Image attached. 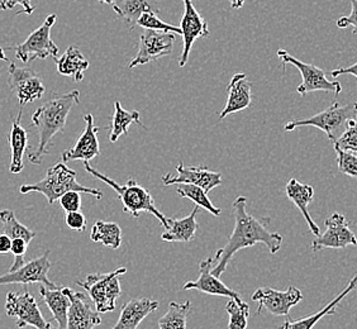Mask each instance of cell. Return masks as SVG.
<instances>
[{"instance_id": "obj_24", "label": "cell", "mask_w": 357, "mask_h": 329, "mask_svg": "<svg viewBox=\"0 0 357 329\" xmlns=\"http://www.w3.org/2000/svg\"><path fill=\"white\" fill-rule=\"evenodd\" d=\"M356 289V276H354L351 279V282L347 284V286L337 295L336 298L328 303L326 307H323L321 310H318L316 313L310 314L308 316H304L301 319H296V321H291L288 319L287 322L284 323L282 329H313L317 323L319 322L322 319L323 316H333L336 314V310L340 307V303L344 300V298L347 295L350 294L351 291H354Z\"/></svg>"}, {"instance_id": "obj_1", "label": "cell", "mask_w": 357, "mask_h": 329, "mask_svg": "<svg viewBox=\"0 0 357 329\" xmlns=\"http://www.w3.org/2000/svg\"><path fill=\"white\" fill-rule=\"evenodd\" d=\"M234 232L227 240L226 246L215 252L217 262L212 268V274L220 277L226 273L228 263L234 254L248 247L262 243L268 247L270 254H278L282 245V236L268 229V218H256L246 211L248 199L238 197L234 201Z\"/></svg>"}, {"instance_id": "obj_42", "label": "cell", "mask_w": 357, "mask_h": 329, "mask_svg": "<svg viewBox=\"0 0 357 329\" xmlns=\"http://www.w3.org/2000/svg\"><path fill=\"white\" fill-rule=\"evenodd\" d=\"M31 1H32V0H7L4 4H6L7 10L8 9H13L15 6H22L23 10L20 12V13H17V15H20V14L31 15V14H33V12H35V7L32 6Z\"/></svg>"}, {"instance_id": "obj_2", "label": "cell", "mask_w": 357, "mask_h": 329, "mask_svg": "<svg viewBox=\"0 0 357 329\" xmlns=\"http://www.w3.org/2000/svg\"><path fill=\"white\" fill-rule=\"evenodd\" d=\"M79 103L80 91L71 90L63 94L52 93L47 102L36 109L32 116V124L38 132V146L35 151L27 153L31 164H42V160L48 153L52 138L65 130L70 112Z\"/></svg>"}, {"instance_id": "obj_21", "label": "cell", "mask_w": 357, "mask_h": 329, "mask_svg": "<svg viewBox=\"0 0 357 329\" xmlns=\"http://www.w3.org/2000/svg\"><path fill=\"white\" fill-rule=\"evenodd\" d=\"M158 300H151L149 298L132 299L122 307L117 324L112 329H137L146 316L158 310Z\"/></svg>"}, {"instance_id": "obj_5", "label": "cell", "mask_w": 357, "mask_h": 329, "mask_svg": "<svg viewBox=\"0 0 357 329\" xmlns=\"http://www.w3.org/2000/svg\"><path fill=\"white\" fill-rule=\"evenodd\" d=\"M356 103L340 105L338 100L335 99L330 108L307 119L290 121L284 125V130L291 132L299 127H316L318 130H323L333 144L347 127L349 121L356 119Z\"/></svg>"}, {"instance_id": "obj_40", "label": "cell", "mask_w": 357, "mask_h": 329, "mask_svg": "<svg viewBox=\"0 0 357 329\" xmlns=\"http://www.w3.org/2000/svg\"><path fill=\"white\" fill-rule=\"evenodd\" d=\"M65 222H66V226L69 227L70 229L77 231V232H84L86 229V224H88L85 215L80 211L66 213Z\"/></svg>"}, {"instance_id": "obj_28", "label": "cell", "mask_w": 357, "mask_h": 329, "mask_svg": "<svg viewBox=\"0 0 357 329\" xmlns=\"http://www.w3.org/2000/svg\"><path fill=\"white\" fill-rule=\"evenodd\" d=\"M112 8L119 18L132 24H136L138 18L144 13H160V6L156 0H117Z\"/></svg>"}, {"instance_id": "obj_16", "label": "cell", "mask_w": 357, "mask_h": 329, "mask_svg": "<svg viewBox=\"0 0 357 329\" xmlns=\"http://www.w3.org/2000/svg\"><path fill=\"white\" fill-rule=\"evenodd\" d=\"M62 291L70 300L66 329H94L102 324V318L88 295L70 288H63Z\"/></svg>"}, {"instance_id": "obj_33", "label": "cell", "mask_w": 357, "mask_h": 329, "mask_svg": "<svg viewBox=\"0 0 357 329\" xmlns=\"http://www.w3.org/2000/svg\"><path fill=\"white\" fill-rule=\"evenodd\" d=\"M176 192L178 197L192 200L195 206L206 209V212L213 214L215 217H220L222 211L220 208L214 206L213 203L208 198V194L199 186L192 185V184H178L176 186Z\"/></svg>"}, {"instance_id": "obj_22", "label": "cell", "mask_w": 357, "mask_h": 329, "mask_svg": "<svg viewBox=\"0 0 357 329\" xmlns=\"http://www.w3.org/2000/svg\"><path fill=\"white\" fill-rule=\"evenodd\" d=\"M22 109L20 110L17 118H14L12 127L8 135V142L10 146V164L9 171L12 174H20L24 169L23 158L28 150L27 130L22 127Z\"/></svg>"}, {"instance_id": "obj_3", "label": "cell", "mask_w": 357, "mask_h": 329, "mask_svg": "<svg viewBox=\"0 0 357 329\" xmlns=\"http://www.w3.org/2000/svg\"><path fill=\"white\" fill-rule=\"evenodd\" d=\"M84 169L86 172H89L91 176L103 181L117 192L118 198L123 206L124 213L131 215L132 218H138L141 213H149L155 218H158L161 226L167 228V218L155 206V200L152 198L151 192L144 189V186L139 185L135 178H130L124 185H119L117 181L105 176L93 166H90L89 162H84Z\"/></svg>"}, {"instance_id": "obj_29", "label": "cell", "mask_w": 357, "mask_h": 329, "mask_svg": "<svg viewBox=\"0 0 357 329\" xmlns=\"http://www.w3.org/2000/svg\"><path fill=\"white\" fill-rule=\"evenodd\" d=\"M136 123L141 127L144 124L141 122V116L137 110H126L119 102L114 103V112L112 117V124L109 130V141L112 144L117 142L121 136L128 135V128L131 124Z\"/></svg>"}, {"instance_id": "obj_7", "label": "cell", "mask_w": 357, "mask_h": 329, "mask_svg": "<svg viewBox=\"0 0 357 329\" xmlns=\"http://www.w3.org/2000/svg\"><path fill=\"white\" fill-rule=\"evenodd\" d=\"M57 15L50 14L41 27L35 29L32 33H29L27 38L22 43L10 47L14 51L15 57L21 60L23 63L33 62L36 60H45L48 57L56 59L59 55V47L51 38V29L55 24Z\"/></svg>"}, {"instance_id": "obj_25", "label": "cell", "mask_w": 357, "mask_h": 329, "mask_svg": "<svg viewBox=\"0 0 357 329\" xmlns=\"http://www.w3.org/2000/svg\"><path fill=\"white\" fill-rule=\"evenodd\" d=\"M199 213V206H194L192 213L180 220L167 218L169 226L166 228V232L161 234V240L169 242V243H178V242H190L195 236L198 229V222L197 215Z\"/></svg>"}, {"instance_id": "obj_23", "label": "cell", "mask_w": 357, "mask_h": 329, "mask_svg": "<svg viewBox=\"0 0 357 329\" xmlns=\"http://www.w3.org/2000/svg\"><path fill=\"white\" fill-rule=\"evenodd\" d=\"M287 197L291 200L296 208H299V211L303 214L304 220L307 222V224L310 227V232L314 236L321 234V229L314 220H312L310 212H308V206L312 203L313 197H314V189L313 186L308 184H302L301 181H298L296 178H290L287 188Z\"/></svg>"}, {"instance_id": "obj_34", "label": "cell", "mask_w": 357, "mask_h": 329, "mask_svg": "<svg viewBox=\"0 0 357 329\" xmlns=\"http://www.w3.org/2000/svg\"><path fill=\"white\" fill-rule=\"evenodd\" d=\"M226 312L229 316L228 329H248L250 305L248 303L231 299L227 303Z\"/></svg>"}, {"instance_id": "obj_8", "label": "cell", "mask_w": 357, "mask_h": 329, "mask_svg": "<svg viewBox=\"0 0 357 329\" xmlns=\"http://www.w3.org/2000/svg\"><path fill=\"white\" fill-rule=\"evenodd\" d=\"M278 56L280 57L282 63V69H285V65L290 63L294 65L299 72L302 74L303 82L299 86H296V93L302 96H305L313 91H327L335 93V99H338V95L342 91V86L340 82H330L326 76L324 70L318 68L313 63H305L296 59L294 56L289 55L285 49H278Z\"/></svg>"}, {"instance_id": "obj_30", "label": "cell", "mask_w": 357, "mask_h": 329, "mask_svg": "<svg viewBox=\"0 0 357 329\" xmlns=\"http://www.w3.org/2000/svg\"><path fill=\"white\" fill-rule=\"evenodd\" d=\"M90 240L96 243H102L104 246L117 250L122 245V229L114 222L98 220L91 227Z\"/></svg>"}, {"instance_id": "obj_13", "label": "cell", "mask_w": 357, "mask_h": 329, "mask_svg": "<svg viewBox=\"0 0 357 329\" xmlns=\"http://www.w3.org/2000/svg\"><path fill=\"white\" fill-rule=\"evenodd\" d=\"M51 268V261H50V252L46 251L45 254L29 261L24 262L21 268L9 271L7 274L0 276V286L1 285H9V284H38L46 288H57L55 282L48 279V273Z\"/></svg>"}, {"instance_id": "obj_12", "label": "cell", "mask_w": 357, "mask_h": 329, "mask_svg": "<svg viewBox=\"0 0 357 329\" xmlns=\"http://www.w3.org/2000/svg\"><path fill=\"white\" fill-rule=\"evenodd\" d=\"M326 232L317 236L312 242V251L319 252L326 248L340 250L347 246H356V237L351 231L350 223L344 214L333 213L326 222Z\"/></svg>"}, {"instance_id": "obj_47", "label": "cell", "mask_w": 357, "mask_h": 329, "mask_svg": "<svg viewBox=\"0 0 357 329\" xmlns=\"http://www.w3.org/2000/svg\"><path fill=\"white\" fill-rule=\"evenodd\" d=\"M6 49L0 47V61H8L7 56H6Z\"/></svg>"}, {"instance_id": "obj_20", "label": "cell", "mask_w": 357, "mask_h": 329, "mask_svg": "<svg viewBox=\"0 0 357 329\" xmlns=\"http://www.w3.org/2000/svg\"><path fill=\"white\" fill-rule=\"evenodd\" d=\"M227 103L220 110V121H223L229 114L248 109L252 103V84L248 82L246 74L240 72L231 79L227 86Z\"/></svg>"}, {"instance_id": "obj_9", "label": "cell", "mask_w": 357, "mask_h": 329, "mask_svg": "<svg viewBox=\"0 0 357 329\" xmlns=\"http://www.w3.org/2000/svg\"><path fill=\"white\" fill-rule=\"evenodd\" d=\"M6 313L8 316L17 319L18 328L56 329L42 316L35 296L28 291H23L22 294L9 291L6 299Z\"/></svg>"}, {"instance_id": "obj_17", "label": "cell", "mask_w": 357, "mask_h": 329, "mask_svg": "<svg viewBox=\"0 0 357 329\" xmlns=\"http://www.w3.org/2000/svg\"><path fill=\"white\" fill-rule=\"evenodd\" d=\"M176 175L167 174L161 180L165 186L192 184L202 188L208 194L214 188L222 185L223 180L220 172L211 171L206 166H186L180 162L176 166Z\"/></svg>"}, {"instance_id": "obj_6", "label": "cell", "mask_w": 357, "mask_h": 329, "mask_svg": "<svg viewBox=\"0 0 357 329\" xmlns=\"http://www.w3.org/2000/svg\"><path fill=\"white\" fill-rule=\"evenodd\" d=\"M127 268H119L109 274H91L84 282L77 280L76 284L86 290L90 300L99 314L113 312L117 299L122 295L119 276H123Z\"/></svg>"}, {"instance_id": "obj_11", "label": "cell", "mask_w": 357, "mask_h": 329, "mask_svg": "<svg viewBox=\"0 0 357 329\" xmlns=\"http://www.w3.org/2000/svg\"><path fill=\"white\" fill-rule=\"evenodd\" d=\"M174 40V33L144 29L138 42L137 55L132 59L128 68L135 69L141 65L158 61L165 56L172 55Z\"/></svg>"}, {"instance_id": "obj_35", "label": "cell", "mask_w": 357, "mask_h": 329, "mask_svg": "<svg viewBox=\"0 0 357 329\" xmlns=\"http://www.w3.org/2000/svg\"><path fill=\"white\" fill-rule=\"evenodd\" d=\"M136 24L144 29H150V31H158V32H165V33H174V35L181 36V31L180 28L176 26H172L162 21L158 13L155 12H147L144 13L139 18H138Z\"/></svg>"}, {"instance_id": "obj_45", "label": "cell", "mask_w": 357, "mask_h": 329, "mask_svg": "<svg viewBox=\"0 0 357 329\" xmlns=\"http://www.w3.org/2000/svg\"><path fill=\"white\" fill-rule=\"evenodd\" d=\"M228 1H229L232 9H241V8L243 7L246 0H228Z\"/></svg>"}, {"instance_id": "obj_27", "label": "cell", "mask_w": 357, "mask_h": 329, "mask_svg": "<svg viewBox=\"0 0 357 329\" xmlns=\"http://www.w3.org/2000/svg\"><path fill=\"white\" fill-rule=\"evenodd\" d=\"M40 295L47 308L51 310L54 319L57 323V328L66 329L68 324V313H69L70 300L68 295L62 291V289H50L40 285Z\"/></svg>"}, {"instance_id": "obj_38", "label": "cell", "mask_w": 357, "mask_h": 329, "mask_svg": "<svg viewBox=\"0 0 357 329\" xmlns=\"http://www.w3.org/2000/svg\"><path fill=\"white\" fill-rule=\"evenodd\" d=\"M28 243L21 238H14L12 240L10 245V252L13 254L14 262L12 268H9V271H13L18 268H21L22 265H24V256L27 254Z\"/></svg>"}, {"instance_id": "obj_32", "label": "cell", "mask_w": 357, "mask_h": 329, "mask_svg": "<svg viewBox=\"0 0 357 329\" xmlns=\"http://www.w3.org/2000/svg\"><path fill=\"white\" fill-rule=\"evenodd\" d=\"M0 220L3 223V234H7L10 240L21 238L29 245L31 240L36 237V232L29 229L28 227L23 226L21 222L17 220L13 211H0Z\"/></svg>"}, {"instance_id": "obj_36", "label": "cell", "mask_w": 357, "mask_h": 329, "mask_svg": "<svg viewBox=\"0 0 357 329\" xmlns=\"http://www.w3.org/2000/svg\"><path fill=\"white\" fill-rule=\"evenodd\" d=\"M335 147L344 151L355 152L357 153V127L356 119H350L347 127L344 128L341 136L333 142Z\"/></svg>"}, {"instance_id": "obj_4", "label": "cell", "mask_w": 357, "mask_h": 329, "mask_svg": "<svg viewBox=\"0 0 357 329\" xmlns=\"http://www.w3.org/2000/svg\"><path fill=\"white\" fill-rule=\"evenodd\" d=\"M68 192H79L93 195L96 199L103 198V192L99 189L86 188L77 183L76 171L70 169L65 162H57L48 169L46 176L35 184H24L20 188L21 194L40 192L46 197L47 203L52 206L59 198Z\"/></svg>"}, {"instance_id": "obj_41", "label": "cell", "mask_w": 357, "mask_h": 329, "mask_svg": "<svg viewBox=\"0 0 357 329\" xmlns=\"http://www.w3.org/2000/svg\"><path fill=\"white\" fill-rule=\"evenodd\" d=\"M356 3L357 0H351L350 15H349V17H347V15H346V17H341V18L336 22L337 27L341 28V29H344V28L347 27L352 28V33H354V35H356L357 33Z\"/></svg>"}, {"instance_id": "obj_18", "label": "cell", "mask_w": 357, "mask_h": 329, "mask_svg": "<svg viewBox=\"0 0 357 329\" xmlns=\"http://www.w3.org/2000/svg\"><path fill=\"white\" fill-rule=\"evenodd\" d=\"M217 262L215 254L200 261L199 277L195 282H186L183 285L184 290H198L204 294L225 296L229 299L241 300V296L234 289L228 288L226 284L220 282V277H215L212 274V268Z\"/></svg>"}, {"instance_id": "obj_43", "label": "cell", "mask_w": 357, "mask_h": 329, "mask_svg": "<svg viewBox=\"0 0 357 329\" xmlns=\"http://www.w3.org/2000/svg\"><path fill=\"white\" fill-rule=\"evenodd\" d=\"M344 74H351L354 76V79H356V63H352L350 68H341V69L332 70L331 71V75L333 77H338L340 75H344Z\"/></svg>"}, {"instance_id": "obj_26", "label": "cell", "mask_w": 357, "mask_h": 329, "mask_svg": "<svg viewBox=\"0 0 357 329\" xmlns=\"http://www.w3.org/2000/svg\"><path fill=\"white\" fill-rule=\"evenodd\" d=\"M57 72L62 76L73 77L74 82H83L85 71L89 69L90 62L75 46H70L60 59H54Z\"/></svg>"}, {"instance_id": "obj_14", "label": "cell", "mask_w": 357, "mask_h": 329, "mask_svg": "<svg viewBox=\"0 0 357 329\" xmlns=\"http://www.w3.org/2000/svg\"><path fill=\"white\" fill-rule=\"evenodd\" d=\"M184 3V13L180 20V31L183 36V52L178 57V66L184 68L189 55L192 52V45L198 38L208 37L209 36V28L208 22L202 14L195 9L192 0H183Z\"/></svg>"}, {"instance_id": "obj_44", "label": "cell", "mask_w": 357, "mask_h": 329, "mask_svg": "<svg viewBox=\"0 0 357 329\" xmlns=\"http://www.w3.org/2000/svg\"><path fill=\"white\" fill-rule=\"evenodd\" d=\"M10 245H12V240L8 237L7 234H0V254H9Z\"/></svg>"}, {"instance_id": "obj_19", "label": "cell", "mask_w": 357, "mask_h": 329, "mask_svg": "<svg viewBox=\"0 0 357 329\" xmlns=\"http://www.w3.org/2000/svg\"><path fill=\"white\" fill-rule=\"evenodd\" d=\"M85 128L80 137L77 138L75 144L62 152V162L76 161L80 160L83 162H90L93 158L100 155V147H99V139H98V132L99 128L94 125V117L93 114H85Z\"/></svg>"}, {"instance_id": "obj_31", "label": "cell", "mask_w": 357, "mask_h": 329, "mask_svg": "<svg viewBox=\"0 0 357 329\" xmlns=\"http://www.w3.org/2000/svg\"><path fill=\"white\" fill-rule=\"evenodd\" d=\"M192 312V303L172 302L164 316L158 319V329H186V321Z\"/></svg>"}, {"instance_id": "obj_15", "label": "cell", "mask_w": 357, "mask_h": 329, "mask_svg": "<svg viewBox=\"0 0 357 329\" xmlns=\"http://www.w3.org/2000/svg\"><path fill=\"white\" fill-rule=\"evenodd\" d=\"M252 300L259 303V314H261L262 309H266L273 316H288L290 309L302 302L303 294L296 286H289L284 291L271 288H260L252 294Z\"/></svg>"}, {"instance_id": "obj_10", "label": "cell", "mask_w": 357, "mask_h": 329, "mask_svg": "<svg viewBox=\"0 0 357 329\" xmlns=\"http://www.w3.org/2000/svg\"><path fill=\"white\" fill-rule=\"evenodd\" d=\"M8 86L17 96L21 108L35 103L45 95L46 86L43 80L32 68H20L12 62L8 68Z\"/></svg>"}, {"instance_id": "obj_46", "label": "cell", "mask_w": 357, "mask_h": 329, "mask_svg": "<svg viewBox=\"0 0 357 329\" xmlns=\"http://www.w3.org/2000/svg\"><path fill=\"white\" fill-rule=\"evenodd\" d=\"M73 1H79V0H73ZM99 3H103V4H108V6H113L117 0H96Z\"/></svg>"}, {"instance_id": "obj_39", "label": "cell", "mask_w": 357, "mask_h": 329, "mask_svg": "<svg viewBox=\"0 0 357 329\" xmlns=\"http://www.w3.org/2000/svg\"><path fill=\"white\" fill-rule=\"evenodd\" d=\"M60 206L66 213L77 212L82 209V197L79 192H65L59 198Z\"/></svg>"}, {"instance_id": "obj_37", "label": "cell", "mask_w": 357, "mask_h": 329, "mask_svg": "<svg viewBox=\"0 0 357 329\" xmlns=\"http://www.w3.org/2000/svg\"><path fill=\"white\" fill-rule=\"evenodd\" d=\"M337 153V164L338 170L350 178H356L357 175V156L355 152L344 151L338 147H335Z\"/></svg>"}, {"instance_id": "obj_48", "label": "cell", "mask_w": 357, "mask_h": 329, "mask_svg": "<svg viewBox=\"0 0 357 329\" xmlns=\"http://www.w3.org/2000/svg\"><path fill=\"white\" fill-rule=\"evenodd\" d=\"M6 1H7V0H0V10H7V8L4 6Z\"/></svg>"}]
</instances>
